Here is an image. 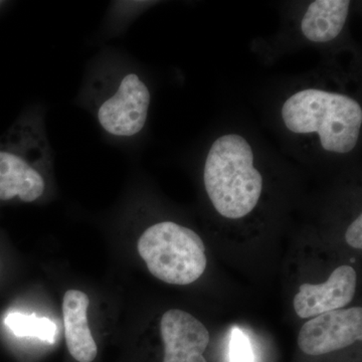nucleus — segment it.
I'll use <instances>...</instances> for the list:
<instances>
[{"label": "nucleus", "instance_id": "nucleus-11", "mask_svg": "<svg viewBox=\"0 0 362 362\" xmlns=\"http://www.w3.org/2000/svg\"><path fill=\"white\" fill-rule=\"evenodd\" d=\"M4 323L18 337H37L42 341L52 343L57 335V325L51 319L37 317V314L11 312L4 319Z\"/></svg>", "mask_w": 362, "mask_h": 362}, {"label": "nucleus", "instance_id": "nucleus-12", "mask_svg": "<svg viewBox=\"0 0 362 362\" xmlns=\"http://www.w3.org/2000/svg\"><path fill=\"white\" fill-rule=\"evenodd\" d=\"M230 349V362H254L251 344L238 328L233 330Z\"/></svg>", "mask_w": 362, "mask_h": 362}, {"label": "nucleus", "instance_id": "nucleus-7", "mask_svg": "<svg viewBox=\"0 0 362 362\" xmlns=\"http://www.w3.org/2000/svg\"><path fill=\"white\" fill-rule=\"evenodd\" d=\"M356 272L351 266L338 267L321 284H303L294 297V310L300 318H313L326 312L339 310L356 295Z\"/></svg>", "mask_w": 362, "mask_h": 362}, {"label": "nucleus", "instance_id": "nucleus-3", "mask_svg": "<svg viewBox=\"0 0 362 362\" xmlns=\"http://www.w3.org/2000/svg\"><path fill=\"white\" fill-rule=\"evenodd\" d=\"M138 252L154 277L170 285H189L206 269V246L187 226L161 221L144 230Z\"/></svg>", "mask_w": 362, "mask_h": 362}, {"label": "nucleus", "instance_id": "nucleus-5", "mask_svg": "<svg viewBox=\"0 0 362 362\" xmlns=\"http://www.w3.org/2000/svg\"><path fill=\"white\" fill-rule=\"evenodd\" d=\"M362 338V309L326 312L302 326L298 335L299 349L312 356L346 349Z\"/></svg>", "mask_w": 362, "mask_h": 362}, {"label": "nucleus", "instance_id": "nucleus-9", "mask_svg": "<svg viewBox=\"0 0 362 362\" xmlns=\"http://www.w3.org/2000/svg\"><path fill=\"white\" fill-rule=\"evenodd\" d=\"M90 299L84 292L69 290L64 295L63 316L69 352L78 362H92L96 358L98 347L89 323L88 307Z\"/></svg>", "mask_w": 362, "mask_h": 362}, {"label": "nucleus", "instance_id": "nucleus-4", "mask_svg": "<svg viewBox=\"0 0 362 362\" xmlns=\"http://www.w3.org/2000/svg\"><path fill=\"white\" fill-rule=\"evenodd\" d=\"M151 95L137 74L129 73L119 82L113 94L102 102L97 118L105 132L131 137L141 132L148 118Z\"/></svg>", "mask_w": 362, "mask_h": 362}, {"label": "nucleus", "instance_id": "nucleus-1", "mask_svg": "<svg viewBox=\"0 0 362 362\" xmlns=\"http://www.w3.org/2000/svg\"><path fill=\"white\" fill-rule=\"evenodd\" d=\"M281 119L289 132L313 136L330 154H349L361 139V103L334 90L305 88L293 93L282 105Z\"/></svg>", "mask_w": 362, "mask_h": 362}, {"label": "nucleus", "instance_id": "nucleus-13", "mask_svg": "<svg viewBox=\"0 0 362 362\" xmlns=\"http://www.w3.org/2000/svg\"><path fill=\"white\" fill-rule=\"evenodd\" d=\"M345 240L350 247L361 250L362 247V216L354 220L347 228Z\"/></svg>", "mask_w": 362, "mask_h": 362}, {"label": "nucleus", "instance_id": "nucleus-10", "mask_svg": "<svg viewBox=\"0 0 362 362\" xmlns=\"http://www.w3.org/2000/svg\"><path fill=\"white\" fill-rule=\"evenodd\" d=\"M349 0H316L307 7L300 28L304 37L315 44H326L342 33L349 16Z\"/></svg>", "mask_w": 362, "mask_h": 362}, {"label": "nucleus", "instance_id": "nucleus-2", "mask_svg": "<svg viewBox=\"0 0 362 362\" xmlns=\"http://www.w3.org/2000/svg\"><path fill=\"white\" fill-rule=\"evenodd\" d=\"M204 183L223 218L238 221L252 214L263 194L264 178L249 140L238 133L216 138L204 161Z\"/></svg>", "mask_w": 362, "mask_h": 362}, {"label": "nucleus", "instance_id": "nucleus-8", "mask_svg": "<svg viewBox=\"0 0 362 362\" xmlns=\"http://www.w3.org/2000/svg\"><path fill=\"white\" fill-rule=\"evenodd\" d=\"M45 182L40 171L25 157L0 149V201L33 202L44 194Z\"/></svg>", "mask_w": 362, "mask_h": 362}, {"label": "nucleus", "instance_id": "nucleus-6", "mask_svg": "<svg viewBox=\"0 0 362 362\" xmlns=\"http://www.w3.org/2000/svg\"><path fill=\"white\" fill-rule=\"evenodd\" d=\"M163 362H207L204 356L209 333L192 314L178 309L166 311L160 321Z\"/></svg>", "mask_w": 362, "mask_h": 362}]
</instances>
